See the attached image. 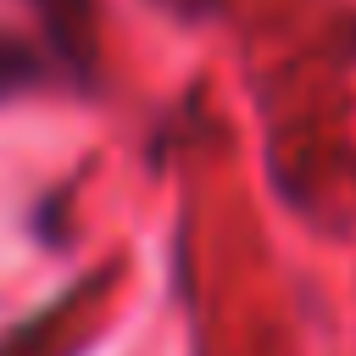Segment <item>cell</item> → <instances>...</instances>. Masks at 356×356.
<instances>
[{
	"instance_id": "6da1fadb",
	"label": "cell",
	"mask_w": 356,
	"mask_h": 356,
	"mask_svg": "<svg viewBox=\"0 0 356 356\" xmlns=\"http://www.w3.org/2000/svg\"><path fill=\"white\" fill-rule=\"evenodd\" d=\"M50 44V61L67 83L95 78V0H22Z\"/></svg>"
},
{
	"instance_id": "7a4b0ae2",
	"label": "cell",
	"mask_w": 356,
	"mask_h": 356,
	"mask_svg": "<svg viewBox=\"0 0 356 356\" xmlns=\"http://www.w3.org/2000/svg\"><path fill=\"white\" fill-rule=\"evenodd\" d=\"M44 78H56L50 50H28V44H17V39H0V100L28 95V89H39Z\"/></svg>"
}]
</instances>
